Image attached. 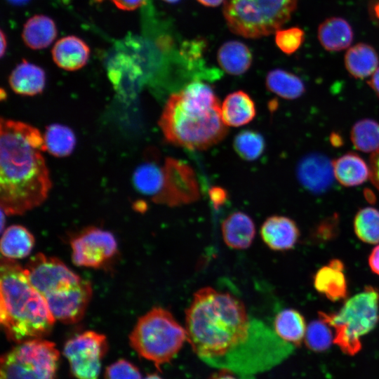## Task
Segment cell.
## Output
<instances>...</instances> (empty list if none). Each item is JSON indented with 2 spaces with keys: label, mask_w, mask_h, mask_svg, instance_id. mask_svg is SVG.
<instances>
[{
  "label": "cell",
  "mask_w": 379,
  "mask_h": 379,
  "mask_svg": "<svg viewBox=\"0 0 379 379\" xmlns=\"http://www.w3.org/2000/svg\"><path fill=\"white\" fill-rule=\"evenodd\" d=\"M187 341L206 364L244 376L272 366L274 343L265 324L250 320L244 302L206 286L185 310Z\"/></svg>",
  "instance_id": "cell-1"
},
{
  "label": "cell",
  "mask_w": 379,
  "mask_h": 379,
  "mask_svg": "<svg viewBox=\"0 0 379 379\" xmlns=\"http://www.w3.org/2000/svg\"><path fill=\"white\" fill-rule=\"evenodd\" d=\"M46 151L36 128L1 119L0 204L6 215H22L48 197L52 182L43 156Z\"/></svg>",
  "instance_id": "cell-2"
},
{
  "label": "cell",
  "mask_w": 379,
  "mask_h": 379,
  "mask_svg": "<svg viewBox=\"0 0 379 379\" xmlns=\"http://www.w3.org/2000/svg\"><path fill=\"white\" fill-rule=\"evenodd\" d=\"M159 126L168 142L197 150L218 144L228 131L213 88L199 81L169 97Z\"/></svg>",
  "instance_id": "cell-3"
},
{
  "label": "cell",
  "mask_w": 379,
  "mask_h": 379,
  "mask_svg": "<svg viewBox=\"0 0 379 379\" xmlns=\"http://www.w3.org/2000/svg\"><path fill=\"white\" fill-rule=\"evenodd\" d=\"M55 318L40 293L14 260L2 258L0 267V322L8 340L16 343L43 338Z\"/></svg>",
  "instance_id": "cell-4"
},
{
  "label": "cell",
  "mask_w": 379,
  "mask_h": 379,
  "mask_svg": "<svg viewBox=\"0 0 379 379\" xmlns=\"http://www.w3.org/2000/svg\"><path fill=\"white\" fill-rule=\"evenodd\" d=\"M24 270L52 314L66 313L77 309L91 293V283L56 258L37 253L28 261Z\"/></svg>",
  "instance_id": "cell-5"
},
{
  "label": "cell",
  "mask_w": 379,
  "mask_h": 379,
  "mask_svg": "<svg viewBox=\"0 0 379 379\" xmlns=\"http://www.w3.org/2000/svg\"><path fill=\"white\" fill-rule=\"evenodd\" d=\"M319 317L333 328V343L343 353L354 356L362 348L361 338L379 321V290L366 286L347 299L338 312H319Z\"/></svg>",
  "instance_id": "cell-6"
},
{
  "label": "cell",
  "mask_w": 379,
  "mask_h": 379,
  "mask_svg": "<svg viewBox=\"0 0 379 379\" xmlns=\"http://www.w3.org/2000/svg\"><path fill=\"white\" fill-rule=\"evenodd\" d=\"M185 341V328L171 312L157 306L138 319L129 335L131 347L158 368L172 360Z\"/></svg>",
  "instance_id": "cell-7"
},
{
  "label": "cell",
  "mask_w": 379,
  "mask_h": 379,
  "mask_svg": "<svg viewBox=\"0 0 379 379\" xmlns=\"http://www.w3.org/2000/svg\"><path fill=\"white\" fill-rule=\"evenodd\" d=\"M298 0H225L222 13L230 31L257 39L281 29L290 20Z\"/></svg>",
  "instance_id": "cell-8"
},
{
  "label": "cell",
  "mask_w": 379,
  "mask_h": 379,
  "mask_svg": "<svg viewBox=\"0 0 379 379\" xmlns=\"http://www.w3.org/2000/svg\"><path fill=\"white\" fill-rule=\"evenodd\" d=\"M55 343L36 338L17 343L0 360V379H58Z\"/></svg>",
  "instance_id": "cell-9"
},
{
  "label": "cell",
  "mask_w": 379,
  "mask_h": 379,
  "mask_svg": "<svg viewBox=\"0 0 379 379\" xmlns=\"http://www.w3.org/2000/svg\"><path fill=\"white\" fill-rule=\"evenodd\" d=\"M107 349L105 335L93 331H86L66 342L63 354L76 378L98 379L101 361Z\"/></svg>",
  "instance_id": "cell-10"
},
{
  "label": "cell",
  "mask_w": 379,
  "mask_h": 379,
  "mask_svg": "<svg viewBox=\"0 0 379 379\" xmlns=\"http://www.w3.org/2000/svg\"><path fill=\"white\" fill-rule=\"evenodd\" d=\"M70 246L74 265L90 268L106 266L118 252L112 233L95 227H87L74 236Z\"/></svg>",
  "instance_id": "cell-11"
},
{
  "label": "cell",
  "mask_w": 379,
  "mask_h": 379,
  "mask_svg": "<svg viewBox=\"0 0 379 379\" xmlns=\"http://www.w3.org/2000/svg\"><path fill=\"white\" fill-rule=\"evenodd\" d=\"M163 168L164 185L153 202L173 207L188 204L199 199L200 192L195 173L187 164L168 157Z\"/></svg>",
  "instance_id": "cell-12"
},
{
  "label": "cell",
  "mask_w": 379,
  "mask_h": 379,
  "mask_svg": "<svg viewBox=\"0 0 379 379\" xmlns=\"http://www.w3.org/2000/svg\"><path fill=\"white\" fill-rule=\"evenodd\" d=\"M296 175L300 183L314 194L327 191L335 177L332 162L318 152L310 153L299 161Z\"/></svg>",
  "instance_id": "cell-13"
},
{
  "label": "cell",
  "mask_w": 379,
  "mask_h": 379,
  "mask_svg": "<svg viewBox=\"0 0 379 379\" xmlns=\"http://www.w3.org/2000/svg\"><path fill=\"white\" fill-rule=\"evenodd\" d=\"M300 234L295 222L283 215L268 217L260 227V236L264 243L270 249L277 251H288L293 248Z\"/></svg>",
  "instance_id": "cell-14"
},
{
  "label": "cell",
  "mask_w": 379,
  "mask_h": 379,
  "mask_svg": "<svg viewBox=\"0 0 379 379\" xmlns=\"http://www.w3.org/2000/svg\"><path fill=\"white\" fill-rule=\"evenodd\" d=\"M345 266L339 259H332L319 268L313 278L314 288L333 302L345 299L348 293Z\"/></svg>",
  "instance_id": "cell-15"
},
{
  "label": "cell",
  "mask_w": 379,
  "mask_h": 379,
  "mask_svg": "<svg viewBox=\"0 0 379 379\" xmlns=\"http://www.w3.org/2000/svg\"><path fill=\"white\" fill-rule=\"evenodd\" d=\"M51 54L58 67L67 71H75L87 63L90 48L81 39L70 35L58 40L52 48Z\"/></svg>",
  "instance_id": "cell-16"
},
{
  "label": "cell",
  "mask_w": 379,
  "mask_h": 379,
  "mask_svg": "<svg viewBox=\"0 0 379 379\" xmlns=\"http://www.w3.org/2000/svg\"><path fill=\"white\" fill-rule=\"evenodd\" d=\"M255 226L246 213L237 211L229 215L222 222L221 232L225 244L236 250L251 246L255 236Z\"/></svg>",
  "instance_id": "cell-17"
},
{
  "label": "cell",
  "mask_w": 379,
  "mask_h": 379,
  "mask_svg": "<svg viewBox=\"0 0 379 379\" xmlns=\"http://www.w3.org/2000/svg\"><path fill=\"white\" fill-rule=\"evenodd\" d=\"M8 82L15 93L33 96L43 91L46 73L39 66L23 60L11 72Z\"/></svg>",
  "instance_id": "cell-18"
},
{
  "label": "cell",
  "mask_w": 379,
  "mask_h": 379,
  "mask_svg": "<svg viewBox=\"0 0 379 379\" xmlns=\"http://www.w3.org/2000/svg\"><path fill=\"white\" fill-rule=\"evenodd\" d=\"M317 37L325 50L337 52L350 47L353 41L354 32L346 20L340 17H331L319 25Z\"/></svg>",
  "instance_id": "cell-19"
},
{
  "label": "cell",
  "mask_w": 379,
  "mask_h": 379,
  "mask_svg": "<svg viewBox=\"0 0 379 379\" xmlns=\"http://www.w3.org/2000/svg\"><path fill=\"white\" fill-rule=\"evenodd\" d=\"M256 115L255 104L245 91L227 95L221 106V117L227 126L239 127L251 122Z\"/></svg>",
  "instance_id": "cell-20"
},
{
  "label": "cell",
  "mask_w": 379,
  "mask_h": 379,
  "mask_svg": "<svg viewBox=\"0 0 379 379\" xmlns=\"http://www.w3.org/2000/svg\"><path fill=\"white\" fill-rule=\"evenodd\" d=\"M344 61L345 68L352 77L363 79L372 75L378 69L379 56L372 46L359 43L349 48Z\"/></svg>",
  "instance_id": "cell-21"
},
{
  "label": "cell",
  "mask_w": 379,
  "mask_h": 379,
  "mask_svg": "<svg viewBox=\"0 0 379 379\" xmlns=\"http://www.w3.org/2000/svg\"><path fill=\"white\" fill-rule=\"evenodd\" d=\"M335 178L343 186L354 187L366 182L370 176V168L357 154L348 152L333 162Z\"/></svg>",
  "instance_id": "cell-22"
},
{
  "label": "cell",
  "mask_w": 379,
  "mask_h": 379,
  "mask_svg": "<svg viewBox=\"0 0 379 379\" xmlns=\"http://www.w3.org/2000/svg\"><path fill=\"white\" fill-rule=\"evenodd\" d=\"M57 36L54 21L45 15H35L23 25L22 38L31 49L40 50L49 46Z\"/></svg>",
  "instance_id": "cell-23"
},
{
  "label": "cell",
  "mask_w": 379,
  "mask_h": 379,
  "mask_svg": "<svg viewBox=\"0 0 379 379\" xmlns=\"http://www.w3.org/2000/svg\"><path fill=\"white\" fill-rule=\"evenodd\" d=\"M252 54L248 47L239 41L224 43L217 53L220 67L231 75L245 73L252 64Z\"/></svg>",
  "instance_id": "cell-24"
},
{
  "label": "cell",
  "mask_w": 379,
  "mask_h": 379,
  "mask_svg": "<svg viewBox=\"0 0 379 379\" xmlns=\"http://www.w3.org/2000/svg\"><path fill=\"white\" fill-rule=\"evenodd\" d=\"M307 326L302 314L292 308L279 312L274 320V331L284 341L295 346L304 340Z\"/></svg>",
  "instance_id": "cell-25"
},
{
  "label": "cell",
  "mask_w": 379,
  "mask_h": 379,
  "mask_svg": "<svg viewBox=\"0 0 379 379\" xmlns=\"http://www.w3.org/2000/svg\"><path fill=\"white\" fill-rule=\"evenodd\" d=\"M34 245V237L25 227L14 225L7 227L1 239L4 258L15 260L27 257Z\"/></svg>",
  "instance_id": "cell-26"
},
{
  "label": "cell",
  "mask_w": 379,
  "mask_h": 379,
  "mask_svg": "<svg viewBox=\"0 0 379 379\" xmlns=\"http://www.w3.org/2000/svg\"><path fill=\"white\" fill-rule=\"evenodd\" d=\"M267 88L287 100L300 97L305 92L303 81L295 74L282 69H274L266 76Z\"/></svg>",
  "instance_id": "cell-27"
},
{
  "label": "cell",
  "mask_w": 379,
  "mask_h": 379,
  "mask_svg": "<svg viewBox=\"0 0 379 379\" xmlns=\"http://www.w3.org/2000/svg\"><path fill=\"white\" fill-rule=\"evenodd\" d=\"M44 140L46 151L56 157L69 156L76 145V137L73 131L60 124L48 125Z\"/></svg>",
  "instance_id": "cell-28"
},
{
  "label": "cell",
  "mask_w": 379,
  "mask_h": 379,
  "mask_svg": "<svg viewBox=\"0 0 379 379\" xmlns=\"http://www.w3.org/2000/svg\"><path fill=\"white\" fill-rule=\"evenodd\" d=\"M133 181L140 192L151 197L153 200L162 190L164 182V168L153 162L143 163L135 169Z\"/></svg>",
  "instance_id": "cell-29"
},
{
  "label": "cell",
  "mask_w": 379,
  "mask_h": 379,
  "mask_svg": "<svg viewBox=\"0 0 379 379\" xmlns=\"http://www.w3.org/2000/svg\"><path fill=\"white\" fill-rule=\"evenodd\" d=\"M351 140L361 152H372L379 149V123L371 119H363L352 128Z\"/></svg>",
  "instance_id": "cell-30"
},
{
  "label": "cell",
  "mask_w": 379,
  "mask_h": 379,
  "mask_svg": "<svg viewBox=\"0 0 379 379\" xmlns=\"http://www.w3.org/2000/svg\"><path fill=\"white\" fill-rule=\"evenodd\" d=\"M354 230L363 242L379 243V211L373 207L359 210L354 219Z\"/></svg>",
  "instance_id": "cell-31"
},
{
  "label": "cell",
  "mask_w": 379,
  "mask_h": 379,
  "mask_svg": "<svg viewBox=\"0 0 379 379\" xmlns=\"http://www.w3.org/2000/svg\"><path fill=\"white\" fill-rule=\"evenodd\" d=\"M233 147L242 159L252 161L258 159L264 152L265 141L259 132L244 130L234 137Z\"/></svg>",
  "instance_id": "cell-32"
},
{
  "label": "cell",
  "mask_w": 379,
  "mask_h": 379,
  "mask_svg": "<svg viewBox=\"0 0 379 379\" xmlns=\"http://www.w3.org/2000/svg\"><path fill=\"white\" fill-rule=\"evenodd\" d=\"M333 338L331 328L319 319L312 321L307 326L304 342L308 349L320 352L331 347L333 343Z\"/></svg>",
  "instance_id": "cell-33"
},
{
  "label": "cell",
  "mask_w": 379,
  "mask_h": 379,
  "mask_svg": "<svg viewBox=\"0 0 379 379\" xmlns=\"http://www.w3.org/2000/svg\"><path fill=\"white\" fill-rule=\"evenodd\" d=\"M274 34L276 45L287 55L298 51L305 39V32L298 27L279 29Z\"/></svg>",
  "instance_id": "cell-34"
},
{
  "label": "cell",
  "mask_w": 379,
  "mask_h": 379,
  "mask_svg": "<svg viewBox=\"0 0 379 379\" xmlns=\"http://www.w3.org/2000/svg\"><path fill=\"white\" fill-rule=\"evenodd\" d=\"M105 379H142V375L135 366L121 359L107 366Z\"/></svg>",
  "instance_id": "cell-35"
},
{
  "label": "cell",
  "mask_w": 379,
  "mask_h": 379,
  "mask_svg": "<svg viewBox=\"0 0 379 379\" xmlns=\"http://www.w3.org/2000/svg\"><path fill=\"white\" fill-rule=\"evenodd\" d=\"M338 217L335 214L326 218L317 227L314 236L320 241H329L337 236L338 232Z\"/></svg>",
  "instance_id": "cell-36"
},
{
  "label": "cell",
  "mask_w": 379,
  "mask_h": 379,
  "mask_svg": "<svg viewBox=\"0 0 379 379\" xmlns=\"http://www.w3.org/2000/svg\"><path fill=\"white\" fill-rule=\"evenodd\" d=\"M370 178L379 190V149L374 152L369 159Z\"/></svg>",
  "instance_id": "cell-37"
},
{
  "label": "cell",
  "mask_w": 379,
  "mask_h": 379,
  "mask_svg": "<svg viewBox=\"0 0 379 379\" xmlns=\"http://www.w3.org/2000/svg\"><path fill=\"white\" fill-rule=\"evenodd\" d=\"M147 0H112L122 11H133L145 4Z\"/></svg>",
  "instance_id": "cell-38"
},
{
  "label": "cell",
  "mask_w": 379,
  "mask_h": 379,
  "mask_svg": "<svg viewBox=\"0 0 379 379\" xmlns=\"http://www.w3.org/2000/svg\"><path fill=\"white\" fill-rule=\"evenodd\" d=\"M368 262L372 272L379 276V245L373 248L368 256Z\"/></svg>",
  "instance_id": "cell-39"
},
{
  "label": "cell",
  "mask_w": 379,
  "mask_h": 379,
  "mask_svg": "<svg viewBox=\"0 0 379 379\" xmlns=\"http://www.w3.org/2000/svg\"><path fill=\"white\" fill-rule=\"evenodd\" d=\"M225 192L220 187H213L210 190V197L215 204H221L225 199Z\"/></svg>",
  "instance_id": "cell-40"
},
{
  "label": "cell",
  "mask_w": 379,
  "mask_h": 379,
  "mask_svg": "<svg viewBox=\"0 0 379 379\" xmlns=\"http://www.w3.org/2000/svg\"><path fill=\"white\" fill-rule=\"evenodd\" d=\"M367 84L379 98V67L373 72L371 79L367 81Z\"/></svg>",
  "instance_id": "cell-41"
},
{
  "label": "cell",
  "mask_w": 379,
  "mask_h": 379,
  "mask_svg": "<svg viewBox=\"0 0 379 379\" xmlns=\"http://www.w3.org/2000/svg\"><path fill=\"white\" fill-rule=\"evenodd\" d=\"M201 4L208 7H216L220 5L225 0H197Z\"/></svg>",
  "instance_id": "cell-42"
},
{
  "label": "cell",
  "mask_w": 379,
  "mask_h": 379,
  "mask_svg": "<svg viewBox=\"0 0 379 379\" xmlns=\"http://www.w3.org/2000/svg\"><path fill=\"white\" fill-rule=\"evenodd\" d=\"M1 49H0V55L2 58L6 51L7 48V39L5 33L1 30Z\"/></svg>",
  "instance_id": "cell-43"
},
{
  "label": "cell",
  "mask_w": 379,
  "mask_h": 379,
  "mask_svg": "<svg viewBox=\"0 0 379 379\" xmlns=\"http://www.w3.org/2000/svg\"><path fill=\"white\" fill-rule=\"evenodd\" d=\"M331 142L335 147H339L343 145V139L337 133H333L331 135Z\"/></svg>",
  "instance_id": "cell-44"
},
{
  "label": "cell",
  "mask_w": 379,
  "mask_h": 379,
  "mask_svg": "<svg viewBox=\"0 0 379 379\" xmlns=\"http://www.w3.org/2000/svg\"><path fill=\"white\" fill-rule=\"evenodd\" d=\"M371 14L379 22V0L375 1L371 6Z\"/></svg>",
  "instance_id": "cell-45"
},
{
  "label": "cell",
  "mask_w": 379,
  "mask_h": 379,
  "mask_svg": "<svg viewBox=\"0 0 379 379\" xmlns=\"http://www.w3.org/2000/svg\"><path fill=\"white\" fill-rule=\"evenodd\" d=\"M6 1L13 5L20 6V5H23L26 4L27 2H28L29 0H6Z\"/></svg>",
  "instance_id": "cell-46"
},
{
  "label": "cell",
  "mask_w": 379,
  "mask_h": 379,
  "mask_svg": "<svg viewBox=\"0 0 379 379\" xmlns=\"http://www.w3.org/2000/svg\"><path fill=\"white\" fill-rule=\"evenodd\" d=\"M213 379H237V378L230 375H220Z\"/></svg>",
  "instance_id": "cell-47"
},
{
  "label": "cell",
  "mask_w": 379,
  "mask_h": 379,
  "mask_svg": "<svg viewBox=\"0 0 379 379\" xmlns=\"http://www.w3.org/2000/svg\"><path fill=\"white\" fill-rule=\"evenodd\" d=\"M144 379H163L161 378L159 375L157 374H150L148 375L146 378Z\"/></svg>",
  "instance_id": "cell-48"
},
{
  "label": "cell",
  "mask_w": 379,
  "mask_h": 379,
  "mask_svg": "<svg viewBox=\"0 0 379 379\" xmlns=\"http://www.w3.org/2000/svg\"><path fill=\"white\" fill-rule=\"evenodd\" d=\"M162 1H164L168 2V3L173 4V3L178 2L179 0H162Z\"/></svg>",
  "instance_id": "cell-49"
}]
</instances>
